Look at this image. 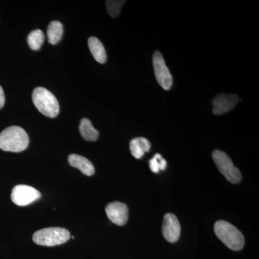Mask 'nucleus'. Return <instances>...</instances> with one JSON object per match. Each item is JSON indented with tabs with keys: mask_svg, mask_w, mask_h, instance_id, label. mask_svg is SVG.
Listing matches in <instances>:
<instances>
[{
	"mask_svg": "<svg viewBox=\"0 0 259 259\" xmlns=\"http://www.w3.org/2000/svg\"><path fill=\"white\" fill-rule=\"evenodd\" d=\"M106 214L109 219L117 226H124L127 222L129 209L125 203L113 202L107 205Z\"/></svg>",
	"mask_w": 259,
	"mask_h": 259,
	"instance_id": "obj_9",
	"label": "nucleus"
},
{
	"mask_svg": "<svg viewBox=\"0 0 259 259\" xmlns=\"http://www.w3.org/2000/svg\"><path fill=\"white\" fill-rule=\"evenodd\" d=\"M166 161L159 153H156L154 156L149 161V166L151 168V171L153 173H158L161 170L166 169Z\"/></svg>",
	"mask_w": 259,
	"mask_h": 259,
	"instance_id": "obj_17",
	"label": "nucleus"
},
{
	"mask_svg": "<svg viewBox=\"0 0 259 259\" xmlns=\"http://www.w3.org/2000/svg\"><path fill=\"white\" fill-rule=\"evenodd\" d=\"M41 197V194L33 187L28 185H17L13 189L12 201L18 206H27Z\"/></svg>",
	"mask_w": 259,
	"mask_h": 259,
	"instance_id": "obj_7",
	"label": "nucleus"
},
{
	"mask_svg": "<svg viewBox=\"0 0 259 259\" xmlns=\"http://www.w3.org/2000/svg\"><path fill=\"white\" fill-rule=\"evenodd\" d=\"M214 231L218 238L230 249L240 250L244 246V236L231 223L224 221H217L214 223Z\"/></svg>",
	"mask_w": 259,
	"mask_h": 259,
	"instance_id": "obj_2",
	"label": "nucleus"
},
{
	"mask_svg": "<svg viewBox=\"0 0 259 259\" xmlns=\"http://www.w3.org/2000/svg\"><path fill=\"white\" fill-rule=\"evenodd\" d=\"M29 145V138L25 130L19 126H10L0 134V149L8 152L25 151Z\"/></svg>",
	"mask_w": 259,
	"mask_h": 259,
	"instance_id": "obj_1",
	"label": "nucleus"
},
{
	"mask_svg": "<svg viewBox=\"0 0 259 259\" xmlns=\"http://www.w3.org/2000/svg\"><path fill=\"white\" fill-rule=\"evenodd\" d=\"M5 102V97L4 91H3V88L0 86V110L4 107Z\"/></svg>",
	"mask_w": 259,
	"mask_h": 259,
	"instance_id": "obj_19",
	"label": "nucleus"
},
{
	"mask_svg": "<svg viewBox=\"0 0 259 259\" xmlns=\"http://www.w3.org/2000/svg\"><path fill=\"white\" fill-rule=\"evenodd\" d=\"M27 40H28L29 47L32 50L38 51L44 44L45 35L42 30L37 29V30H32L29 33Z\"/></svg>",
	"mask_w": 259,
	"mask_h": 259,
	"instance_id": "obj_16",
	"label": "nucleus"
},
{
	"mask_svg": "<svg viewBox=\"0 0 259 259\" xmlns=\"http://www.w3.org/2000/svg\"><path fill=\"white\" fill-rule=\"evenodd\" d=\"M79 131L83 139L87 141H96L100 136L91 121L88 118H83L80 122Z\"/></svg>",
	"mask_w": 259,
	"mask_h": 259,
	"instance_id": "obj_14",
	"label": "nucleus"
},
{
	"mask_svg": "<svg viewBox=\"0 0 259 259\" xmlns=\"http://www.w3.org/2000/svg\"><path fill=\"white\" fill-rule=\"evenodd\" d=\"M64 28L59 21H52L49 24L47 29L48 40L51 45H56L60 41L63 36Z\"/></svg>",
	"mask_w": 259,
	"mask_h": 259,
	"instance_id": "obj_15",
	"label": "nucleus"
},
{
	"mask_svg": "<svg viewBox=\"0 0 259 259\" xmlns=\"http://www.w3.org/2000/svg\"><path fill=\"white\" fill-rule=\"evenodd\" d=\"M125 1H114L109 0L106 2L107 12L112 18H117L122 9V6L125 4Z\"/></svg>",
	"mask_w": 259,
	"mask_h": 259,
	"instance_id": "obj_18",
	"label": "nucleus"
},
{
	"mask_svg": "<svg viewBox=\"0 0 259 259\" xmlns=\"http://www.w3.org/2000/svg\"><path fill=\"white\" fill-rule=\"evenodd\" d=\"M32 102L38 111L47 117L54 118L59 115L60 107L56 97L50 91L44 88L33 90Z\"/></svg>",
	"mask_w": 259,
	"mask_h": 259,
	"instance_id": "obj_3",
	"label": "nucleus"
},
{
	"mask_svg": "<svg viewBox=\"0 0 259 259\" xmlns=\"http://www.w3.org/2000/svg\"><path fill=\"white\" fill-rule=\"evenodd\" d=\"M153 65L158 83L163 90H169L173 84V78L166 66L163 56L159 51H156L153 54Z\"/></svg>",
	"mask_w": 259,
	"mask_h": 259,
	"instance_id": "obj_6",
	"label": "nucleus"
},
{
	"mask_svg": "<svg viewBox=\"0 0 259 259\" xmlns=\"http://www.w3.org/2000/svg\"><path fill=\"white\" fill-rule=\"evenodd\" d=\"M88 46L95 60L100 64H105L107 61V54L102 42L96 37H90Z\"/></svg>",
	"mask_w": 259,
	"mask_h": 259,
	"instance_id": "obj_13",
	"label": "nucleus"
},
{
	"mask_svg": "<svg viewBox=\"0 0 259 259\" xmlns=\"http://www.w3.org/2000/svg\"><path fill=\"white\" fill-rule=\"evenodd\" d=\"M212 156L218 170L226 177L228 182L233 184H238L241 182V171L234 166L231 158L227 153L220 150H215L213 151Z\"/></svg>",
	"mask_w": 259,
	"mask_h": 259,
	"instance_id": "obj_5",
	"label": "nucleus"
},
{
	"mask_svg": "<svg viewBox=\"0 0 259 259\" xmlns=\"http://www.w3.org/2000/svg\"><path fill=\"white\" fill-rule=\"evenodd\" d=\"M162 233L165 239L170 243L178 241L181 234V226L178 218L172 214L167 213L163 217Z\"/></svg>",
	"mask_w": 259,
	"mask_h": 259,
	"instance_id": "obj_8",
	"label": "nucleus"
},
{
	"mask_svg": "<svg viewBox=\"0 0 259 259\" xmlns=\"http://www.w3.org/2000/svg\"><path fill=\"white\" fill-rule=\"evenodd\" d=\"M238 102V97L235 94H220L213 100V114L215 115L226 114L234 108Z\"/></svg>",
	"mask_w": 259,
	"mask_h": 259,
	"instance_id": "obj_10",
	"label": "nucleus"
},
{
	"mask_svg": "<svg viewBox=\"0 0 259 259\" xmlns=\"http://www.w3.org/2000/svg\"><path fill=\"white\" fill-rule=\"evenodd\" d=\"M151 149V143L146 138L139 137L130 143V150L134 157L140 159Z\"/></svg>",
	"mask_w": 259,
	"mask_h": 259,
	"instance_id": "obj_12",
	"label": "nucleus"
},
{
	"mask_svg": "<svg viewBox=\"0 0 259 259\" xmlns=\"http://www.w3.org/2000/svg\"><path fill=\"white\" fill-rule=\"evenodd\" d=\"M71 234L62 228H48L39 230L34 233V243L42 246H56L69 241Z\"/></svg>",
	"mask_w": 259,
	"mask_h": 259,
	"instance_id": "obj_4",
	"label": "nucleus"
},
{
	"mask_svg": "<svg viewBox=\"0 0 259 259\" xmlns=\"http://www.w3.org/2000/svg\"><path fill=\"white\" fill-rule=\"evenodd\" d=\"M69 163L71 166L78 168L87 176H93L95 174V169L93 163L82 156L78 154L69 155Z\"/></svg>",
	"mask_w": 259,
	"mask_h": 259,
	"instance_id": "obj_11",
	"label": "nucleus"
}]
</instances>
